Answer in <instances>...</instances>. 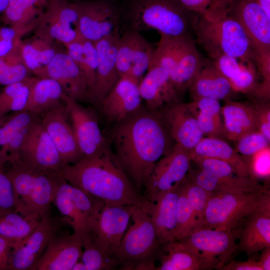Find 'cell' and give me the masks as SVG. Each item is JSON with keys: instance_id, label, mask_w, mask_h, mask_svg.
Returning <instances> with one entry per match:
<instances>
[{"instance_id": "5", "label": "cell", "mask_w": 270, "mask_h": 270, "mask_svg": "<svg viewBox=\"0 0 270 270\" xmlns=\"http://www.w3.org/2000/svg\"><path fill=\"white\" fill-rule=\"evenodd\" d=\"M6 172L14 190L16 210L40 220L50 214V206L62 178L57 173L32 166L20 159Z\"/></svg>"}, {"instance_id": "16", "label": "cell", "mask_w": 270, "mask_h": 270, "mask_svg": "<svg viewBox=\"0 0 270 270\" xmlns=\"http://www.w3.org/2000/svg\"><path fill=\"white\" fill-rule=\"evenodd\" d=\"M156 47L140 32L125 28L117 46L116 64L120 76H128L140 83L148 70Z\"/></svg>"}, {"instance_id": "7", "label": "cell", "mask_w": 270, "mask_h": 270, "mask_svg": "<svg viewBox=\"0 0 270 270\" xmlns=\"http://www.w3.org/2000/svg\"><path fill=\"white\" fill-rule=\"evenodd\" d=\"M54 202L83 244L92 236L100 212L104 205L82 190L62 179Z\"/></svg>"}, {"instance_id": "55", "label": "cell", "mask_w": 270, "mask_h": 270, "mask_svg": "<svg viewBox=\"0 0 270 270\" xmlns=\"http://www.w3.org/2000/svg\"><path fill=\"white\" fill-rule=\"evenodd\" d=\"M10 0H0V14L2 13L7 8Z\"/></svg>"}, {"instance_id": "26", "label": "cell", "mask_w": 270, "mask_h": 270, "mask_svg": "<svg viewBox=\"0 0 270 270\" xmlns=\"http://www.w3.org/2000/svg\"><path fill=\"white\" fill-rule=\"evenodd\" d=\"M138 84L128 76L120 77L98 106L106 120L118 122L140 108Z\"/></svg>"}, {"instance_id": "42", "label": "cell", "mask_w": 270, "mask_h": 270, "mask_svg": "<svg viewBox=\"0 0 270 270\" xmlns=\"http://www.w3.org/2000/svg\"><path fill=\"white\" fill-rule=\"evenodd\" d=\"M29 72L22 60L20 46L10 54L0 58V86L22 81L28 77Z\"/></svg>"}, {"instance_id": "33", "label": "cell", "mask_w": 270, "mask_h": 270, "mask_svg": "<svg viewBox=\"0 0 270 270\" xmlns=\"http://www.w3.org/2000/svg\"><path fill=\"white\" fill-rule=\"evenodd\" d=\"M191 152L192 159L198 158L222 160L229 164L238 174L253 178L246 160L224 139L203 137Z\"/></svg>"}, {"instance_id": "35", "label": "cell", "mask_w": 270, "mask_h": 270, "mask_svg": "<svg viewBox=\"0 0 270 270\" xmlns=\"http://www.w3.org/2000/svg\"><path fill=\"white\" fill-rule=\"evenodd\" d=\"M160 262L156 270H200L198 254L182 240L162 243Z\"/></svg>"}, {"instance_id": "39", "label": "cell", "mask_w": 270, "mask_h": 270, "mask_svg": "<svg viewBox=\"0 0 270 270\" xmlns=\"http://www.w3.org/2000/svg\"><path fill=\"white\" fill-rule=\"evenodd\" d=\"M40 220L24 216L15 210L0 211V236L20 241L34 230Z\"/></svg>"}, {"instance_id": "20", "label": "cell", "mask_w": 270, "mask_h": 270, "mask_svg": "<svg viewBox=\"0 0 270 270\" xmlns=\"http://www.w3.org/2000/svg\"><path fill=\"white\" fill-rule=\"evenodd\" d=\"M156 112L174 142L184 148L192 150L204 137L188 103L172 104Z\"/></svg>"}, {"instance_id": "45", "label": "cell", "mask_w": 270, "mask_h": 270, "mask_svg": "<svg viewBox=\"0 0 270 270\" xmlns=\"http://www.w3.org/2000/svg\"><path fill=\"white\" fill-rule=\"evenodd\" d=\"M270 140L260 131L246 134L236 140V150L242 156H252L269 147Z\"/></svg>"}, {"instance_id": "14", "label": "cell", "mask_w": 270, "mask_h": 270, "mask_svg": "<svg viewBox=\"0 0 270 270\" xmlns=\"http://www.w3.org/2000/svg\"><path fill=\"white\" fill-rule=\"evenodd\" d=\"M66 225L62 216L50 214L42 218L34 230L15 244L8 270H32L50 240Z\"/></svg>"}, {"instance_id": "17", "label": "cell", "mask_w": 270, "mask_h": 270, "mask_svg": "<svg viewBox=\"0 0 270 270\" xmlns=\"http://www.w3.org/2000/svg\"><path fill=\"white\" fill-rule=\"evenodd\" d=\"M64 100L76 140L84 157L98 156L110 150L95 112L66 95Z\"/></svg>"}, {"instance_id": "12", "label": "cell", "mask_w": 270, "mask_h": 270, "mask_svg": "<svg viewBox=\"0 0 270 270\" xmlns=\"http://www.w3.org/2000/svg\"><path fill=\"white\" fill-rule=\"evenodd\" d=\"M78 30L80 36L96 42L120 34L124 28L122 10L116 0L79 2Z\"/></svg>"}, {"instance_id": "37", "label": "cell", "mask_w": 270, "mask_h": 270, "mask_svg": "<svg viewBox=\"0 0 270 270\" xmlns=\"http://www.w3.org/2000/svg\"><path fill=\"white\" fill-rule=\"evenodd\" d=\"M66 53L82 72L86 82L88 96L96 81L98 66V52L94 42L81 36L64 45Z\"/></svg>"}, {"instance_id": "18", "label": "cell", "mask_w": 270, "mask_h": 270, "mask_svg": "<svg viewBox=\"0 0 270 270\" xmlns=\"http://www.w3.org/2000/svg\"><path fill=\"white\" fill-rule=\"evenodd\" d=\"M36 168L58 173L66 164L41 122L34 124L20 147L18 158Z\"/></svg>"}, {"instance_id": "43", "label": "cell", "mask_w": 270, "mask_h": 270, "mask_svg": "<svg viewBox=\"0 0 270 270\" xmlns=\"http://www.w3.org/2000/svg\"><path fill=\"white\" fill-rule=\"evenodd\" d=\"M80 260L82 264L84 270H114L118 266L116 258L104 252L93 236L83 244Z\"/></svg>"}, {"instance_id": "32", "label": "cell", "mask_w": 270, "mask_h": 270, "mask_svg": "<svg viewBox=\"0 0 270 270\" xmlns=\"http://www.w3.org/2000/svg\"><path fill=\"white\" fill-rule=\"evenodd\" d=\"M210 60L204 58L198 50L192 35L184 42L171 80L182 95L188 90L196 75Z\"/></svg>"}, {"instance_id": "21", "label": "cell", "mask_w": 270, "mask_h": 270, "mask_svg": "<svg viewBox=\"0 0 270 270\" xmlns=\"http://www.w3.org/2000/svg\"><path fill=\"white\" fill-rule=\"evenodd\" d=\"M64 104L44 114L41 122L66 164H74L84 156L78 144Z\"/></svg>"}, {"instance_id": "47", "label": "cell", "mask_w": 270, "mask_h": 270, "mask_svg": "<svg viewBox=\"0 0 270 270\" xmlns=\"http://www.w3.org/2000/svg\"><path fill=\"white\" fill-rule=\"evenodd\" d=\"M16 210V198L12 183L0 168V211Z\"/></svg>"}, {"instance_id": "54", "label": "cell", "mask_w": 270, "mask_h": 270, "mask_svg": "<svg viewBox=\"0 0 270 270\" xmlns=\"http://www.w3.org/2000/svg\"><path fill=\"white\" fill-rule=\"evenodd\" d=\"M270 18V0H254Z\"/></svg>"}, {"instance_id": "51", "label": "cell", "mask_w": 270, "mask_h": 270, "mask_svg": "<svg viewBox=\"0 0 270 270\" xmlns=\"http://www.w3.org/2000/svg\"><path fill=\"white\" fill-rule=\"evenodd\" d=\"M186 10L202 14L210 6L214 0H178Z\"/></svg>"}, {"instance_id": "34", "label": "cell", "mask_w": 270, "mask_h": 270, "mask_svg": "<svg viewBox=\"0 0 270 270\" xmlns=\"http://www.w3.org/2000/svg\"><path fill=\"white\" fill-rule=\"evenodd\" d=\"M65 95L56 80L48 78H34L24 110L43 114L64 104Z\"/></svg>"}, {"instance_id": "27", "label": "cell", "mask_w": 270, "mask_h": 270, "mask_svg": "<svg viewBox=\"0 0 270 270\" xmlns=\"http://www.w3.org/2000/svg\"><path fill=\"white\" fill-rule=\"evenodd\" d=\"M56 80L64 94L82 102H88V88L84 78L76 64L66 52H57L45 68L42 78Z\"/></svg>"}, {"instance_id": "52", "label": "cell", "mask_w": 270, "mask_h": 270, "mask_svg": "<svg viewBox=\"0 0 270 270\" xmlns=\"http://www.w3.org/2000/svg\"><path fill=\"white\" fill-rule=\"evenodd\" d=\"M22 40L14 41L0 39V58L10 54L18 48Z\"/></svg>"}, {"instance_id": "38", "label": "cell", "mask_w": 270, "mask_h": 270, "mask_svg": "<svg viewBox=\"0 0 270 270\" xmlns=\"http://www.w3.org/2000/svg\"><path fill=\"white\" fill-rule=\"evenodd\" d=\"M48 0H10L2 12L6 23L13 26H25L37 24Z\"/></svg>"}, {"instance_id": "29", "label": "cell", "mask_w": 270, "mask_h": 270, "mask_svg": "<svg viewBox=\"0 0 270 270\" xmlns=\"http://www.w3.org/2000/svg\"><path fill=\"white\" fill-rule=\"evenodd\" d=\"M178 186L150 200L146 198L148 208L161 244L174 238L177 227Z\"/></svg>"}, {"instance_id": "11", "label": "cell", "mask_w": 270, "mask_h": 270, "mask_svg": "<svg viewBox=\"0 0 270 270\" xmlns=\"http://www.w3.org/2000/svg\"><path fill=\"white\" fill-rule=\"evenodd\" d=\"M240 227L232 230L200 228L181 240L198 254L200 270H220L238 252L236 241L240 237Z\"/></svg>"}, {"instance_id": "4", "label": "cell", "mask_w": 270, "mask_h": 270, "mask_svg": "<svg viewBox=\"0 0 270 270\" xmlns=\"http://www.w3.org/2000/svg\"><path fill=\"white\" fill-rule=\"evenodd\" d=\"M120 6L124 28L154 29L170 36L192 35L198 15L178 0H124Z\"/></svg>"}, {"instance_id": "44", "label": "cell", "mask_w": 270, "mask_h": 270, "mask_svg": "<svg viewBox=\"0 0 270 270\" xmlns=\"http://www.w3.org/2000/svg\"><path fill=\"white\" fill-rule=\"evenodd\" d=\"M40 120L38 114L22 110L16 112L0 126V167L4 152L16 134L22 128Z\"/></svg>"}, {"instance_id": "40", "label": "cell", "mask_w": 270, "mask_h": 270, "mask_svg": "<svg viewBox=\"0 0 270 270\" xmlns=\"http://www.w3.org/2000/svg\"><path fill=\"white\" fill-rule=\"evenodd\" d=\"M160 40L155 48L150 66L162 67L167 70L171 78L174 72L184 40L190 35L170 36L160 34Z\"/></svg>"}, {"instance_id": "49", "label": "cell", "mask_w": 270, "mask_h": 270, "mask_svg": "<svg viewBox=\"0 0 270 270\" xmlns=\"http://www.w3.org/2000/svg\"><path fill=\"white\" fill-rule=\"evenodd\" d=\"M17 242L0 236V270H8L12 250Z\"/></svg>"}, {"instance_id": "25", "label": "cell", "mask_w": 270, "mask_h": 270, "mask_svg": "<svg viewBox=\"0 0 270 270\" xmlns=\"http://www.w3.org/2000/svg\"><path fill=\"white\" fill-rule=\"evenodd\" d=\"M83 250L81 238L72 234H56L37 260L32 270H72Z\"/></svg>"}, {"instance_id": "22", "label": "cell", "mask_w": 270, "mask_h": 270, "mask_svg": "<svg viewBox=\"0 0 270 270\" xmlns=\"http://www.w3.org/2000/svg\"><path fill=\"white\" fill-rule=\"evenodd\" d=\"M120 34L106 37L94 42L98 52L96 81L88 96V102L98 106L120 78L116 64Z\"/></svg>"}, {"instance_id": "46", "label": "cell", "mask_w": 270, "mask_h": 270, "mask_svg": "<svg viewBox=\"0 0 270 270\" xmlns=\"http://www.w3.org/2000/svg\"><path fill=\"white\" fill-rule=\"evenodd\" d=\"M192 110L195 114L199 128L204 136L207 135L208 137L224 140V138H226L224 123L220 117L222 114Z\"/></svg>"}, {"instance_id": "1", "label": "cell", "mask_w": 270, "mask_h": 270, "mask_svg": "<svg viewBox=\"0 0 270 270\" xmlns=\"http://www.w3.org/2000/svg\"><path fill=\"white\" fill-rule=\"evenodd\" d=\"M112 131L114 156L140 193L156 162L176 143L157 112L142 106L115 122Z\"/></svg>"}, {"instance_id": "15", "label": "cell", "mask_w": 270, "mask_h": 270, "mask_svg": "<svg viewBox=\"0 0 270 270\" xmlns=\"http://www.w3.org/2000/svg\"><path fill=\"white\" fill-rule=\"evenodd\" d=\"M192 161L191 150L176 143L155 164L144 186L143 196L150 200L178 186L186 177Z\"/></svg>"}, {"instance_id": "48", "label": "cell", "mask_w": 270, "mask_h": 270, "mask_svg": "<svg viewBox=\"0 0 270 270\" xmlns=\"http://www.w3.org/2000/svg\"><path fill=\"white\" fill-rule=\"evenodd\" d=\"M26 79L5 86V88L0 93V118L4 114L10 112V108L14 96Z\"/></svg>"}, {"instance_id": "24", "label": "cell", "mask_w": 270, "mask_h": 270, "mask_svg": "<svg viewBox=\"0 0 270 270\" xmlns=\"http://www.w3.org/2000/svg\"><path fill=\"white\" fill-rule=\"evenodd\" d=\"M138 87L142 99L150 110L158 112L166 106L180 102L182 95L168 72L162 66H150Z\"/></svg>"}, {"instance_id": "41", "label": "cell", "mask_w": 270, "mask_h": 270, "mask_svg": "<svg viewBox=\"0 0 270 270\" xmlns=\"http://www.w3.org/2000/svg\"><path fill=\"white\" fill-rule=\"evenodd\" d=\"M177 202V227L174 240H181L198 228L194 206L182 182L178 186Z\"/></svg>"}, {"instance_id": "31", "label": "cell", "mask_w": 270, "mask_h": 270, "mask_svg": "<svg viewBox=\"0 0 270 270\" xmlns=\"http://www.w3.org/2000/svg\"><path fill=\"white\" fill-rule=\"evenodd\" d=\"M222 114L226 138L236 142L246 134L258 130L252 104L226 100L222 106Z\"/></svg>"}, {"instance_id": "8", "label": "cell", "mask_w": 270, "mask_h": 270, "mask_svg": "<svg viewBox=\"0 0 270 270\" xmlns=\"http://www.w3.org/2000/svg\"><path fill=\"white\" fill-rule=\"evenodd\" d=\"M230 14L241 24L256 53L258 70L270 80V18L254 0H228Z\"/></svg>"}, {"instance_id": "3", "label": "cell", "mask_w": 270, "mask_h": 270, "mask_svg": "<svg viewBox=\"0 0 270 270\" xmlns=\"http://www.w3.org/2000/svg\"><path fill=\"white\" fill-rule=\"evenodd\" d=\"M193 31L211 60L226 55L254 64L258 69L254 48L241 24L230 14L228 0H214L204 13L198 14Z\"/></svg>"}, {"instance_id": "9", "label": "cell", "mask_w": 270, "mask_h": 270, "mask_svg": "<svg viewBox=\"0 0 270 270\" xmlns=\"http://www.w3.org/2000/svg\"><path fill=\"white\" fill-rule=\"evenodd\" d=\"M264 194H222L211 196L200 228L232 230L240 228L256 209Z\"/></svg>"}, {"instance_id": "50", "label": "cell", "mask_w": 270, "mask_h": 270, "mask_svg": "<svg viewBox=\"0 0 270 270\" xmlns=\"http://www.w3.org/2000/svg\"><path fill=\"white\" fill-rule=\"evenodd\" d=\"M220 270H262L258 260L252 258L245 261L230 260Z\"/></svg>"}, {"instance_id": "53", "label": "cell", "mask_w": 270, "mask_h": 270, "mask_svg": "<svg viewBox=\"0 0 270 270\" xmlns=\"http://www.w3.org/2000/svg\"><path fill=\"white\" fill-rule=\"evenodd\" d=\"M262 253L259 260H258L262 270H270V246L261 250Z\"/></svg>"}, {"instance_id": "13", "label": "cell", "mask_w": 270, "mask_h": 270, "mask_svg": "<svg viewBox=\"0 0 270 270\" xmlns=\"http://www.w3.org/2000/svg\"><path fill=\"white\" fill-rule=\"evenodd\" d=\"M78 2L68 0H48L39 16L36 35L64 45L80 36L78 30Z\"/></svg>"}, {"instance_id": "28", "label": "cell", "mask_w": 270, "mask_h": 270, "mask_svg": "<svg viewBox=\"0 0 270 270\" xmlns=\"http://www.w3.org/2000/svg\"><path fill=\"white\" fill-rule=\"evenodd\" d=\"M212 61L214 66L228 78L237 93L248 94L254 98L263 96L262 84L258 82V69L256 66L243 63L226 55L220 56Z\"/></svg>"}, {"instance_id": "23", "label": "cell", "mask_w": 270, "mask_h": 270, "mask_svg": "<svg viewBox=\"0 0 270 270\" xmlns=\"http://www.w3.org/2000/svg\"><path fill=\"white\" fill-rule=\"evenodd\" d=\"M238 251L252 256L270 246V195H262L256 209L240 227Z\"/></svg>"}, {"instance_id": "6", "label": "cell", "mask_w": 270, "mask_h": 270, "mask_svg": "<svg viewBox=\"0 0 270 270\" xmlns=\"http://www.w3.org/2000/svg\"><path fill=\"white\" fill-rule=\"evenodd\" d=\"M131 218L133 222L114 256L122 270H136L142 263L154 260L161 244L145 198L136 206Z\"/></svg>"}, {"instance_id": "30", "label": "cell", "mask_w": 270, "mask_h": 270, "mask_svg": "<svg viewBox=\"0 0 270 270\" xmlns=\"http://www.w3.org/2000/svg\"><path fill=\"white\" fill-rule=\"evenodd\" d=\"M188 90L193 100L206 98L226 100H230L237 94L228 78L214 66L212 60L201 69Z\"/></svg>"}, {"instance_id": "2", "label": "cell", "mask_w": 270, "mask_h": 270, "mask_svg": "<svg viewBox=\"0 0 270 270\" xmlns=\"http://www.w3.org/2000/svg\"><path fill=\"white\" fill-rule=\"evenodd\" d=\"M58 174L104 205H138L140 195L110 150L66 165Z\"/></svg>"}, {"instance_id": "10", "label": "cell", "mask_w": 270, "mask_h": 270, "mask_svg": "<svg viewBox=\"0 0 270 270\" xmlns=\"http://www.w3.org/2000/svg\"><path fill=\"white\" fill-rule=\"evenodd\" d=\"M188 177L212 196L222 194H258L268 192L254 178L238 174L228 163L212 160L205 171L190 169Z\"/></svg>"}, {"instance_id": "19", "label": "cell", "mask_w": 270, "mask_h": 270, "mask_svg": "<svg viewBox=\"0 0 270 270\" xmlns=\"http://www.w3.org/2000/svg\"><path fill=\"white\" fill-rule=\"evenodd\" d=\"M136 206L104 205L102 207L93 237L98 246L107 255L114 258Z\"/></svg>"}, {"instance_id": "36", "label": "cell", "mask_w": 270, "mask_h": 270, "mask_svg": "<svg viewBox=\"0 0 270 270\" xmlns=\"http://www.w3.org/2000/svg\"><path fill=\"white\" fill-rule=\"evenodd\" d=\"M52 42L36 35L34 38L22 40L20 44V50L23 62L29 71L37 78H42L45 68L57 52L52 46Z\"/></svg>"}]
</instances>
